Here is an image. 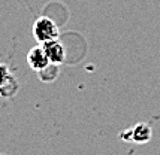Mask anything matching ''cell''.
<instances>
[{
    "label": "cell",
    "mask_w": 160,
    "mask_h": 155,
    "mask_svg": "<svg viewBox=\"0 0 160 155\" xmlns=\"http://www.w3.org/2000/svg\"><path fill=\"white\" fill-rule=\"evenodd\" d=\"M32 31H33V37L36 39V42L39 45L49 42V40H54V39H58V36H60L57 24L48 16L38 18L35 24H33Z\"/></svg>",
    "instance_id": "obj_1"
},
{
    "label": "cell",
    "mask_w": 160,
    "mask_h": 155,
    "mask_svg": "<svg viewBox=\"0 0 160 155\" xmlns=\"http://www.w3.org/2000/svg\"><path fill=\"white\" fill-rule=\"evenodd\" d=\"M11 79H14V76H12V73L9 70V67L6 64H0V87L8 84Z\"/></svg>",
    "instance_id": "obj_5"
},
{
    "label": "cell",
    "mask_w": 160,
    "mask_h": 155,
    "mask_svg": "<svg viewBox=\"0 0 160 155\" xmlns=\"http://www.w3.org/2000/svg\"><path fill=\"white\" fill-rule=\"evenodd\" d=\"M42 48H43V51H45V54H47L51 64L60 66L64 61V58H66V49H64V45L58 39L42 43Z\"/></svg>",
    "instance_id": "obj_3"
},
{
    "label": "cell",
    "mask_w": 160,
    "mask_h": 155,
    "mask_svg": "<svg viewBox=\"0 0 160 155\" xmlns=\"http://www.w3.org/2000/svg\"><path fill=\"white\" fill-rule=\"evenodd\" d=\"M151 136H153L151 127L145 122H139L130 130H126L124 133H121V139L127 142H135L138 145H144L147 142H150Z\"/></svg>",
    "instance_id": "obj_2"
},
{
    "label": "cell",
    "mask_w": 160,
    "mask_h": 155,
    "mask_svg": "<svg viewBox=\"0 0 160 155\" xmlns=\"http://www.w3.org/2000/svg\"><path fill=\"white\" fill-rule=\"evenodd\" d=\"M27 64L35 72L43 70V69H47L49 64H51L47 54H45V51H43V48H42V45H38V46H35V48H32V49L28 51Z\"/></svg>",
    "instance_id": "obj_4"
}]
</instances>
